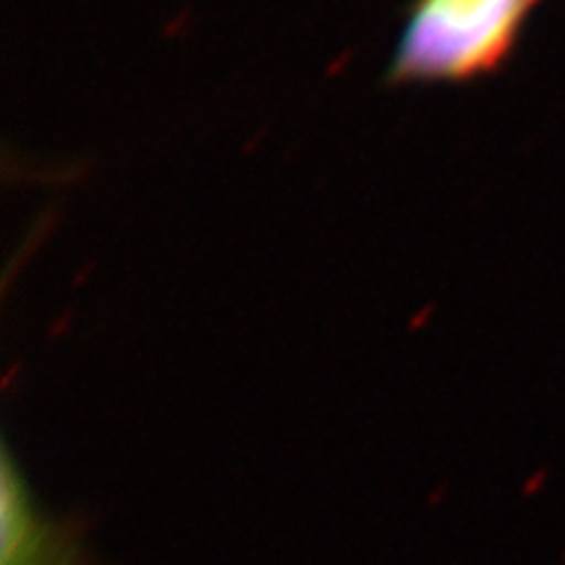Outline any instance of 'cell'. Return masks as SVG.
Listing matches in <instances>:
<instances>
[{
  "label": "cell",
  "mask_w": 565,
  "mask_h": 565,
  "mask_svg": "<svg viewBox=\"0 0 565 565\" xmlns=\"http://www.w3.org/2000/svg\"><path fill=\"white\" fill-rule=\"evenodd\" d=\"M79 545L61 521L42 513L26 479L3 454V565H74Z\"/></svg>",
  "instance_id": "cell-2"
},
{
  "label": "cell",
  "mask_w": 565,
  "mask_h": 565,
  "mask_svg": "<svg viewBox=\"0 0 565 565\" xmlns=\"http://www.w3.org/2000/svg\"><path fill=\"white\" fill-rule=\"evenodd\" d=\"M542 0H412L387 87L471 84L498 74L511 58Z\"/></svg>",
  "instance_id": "cell-1"
}]
</instances>
